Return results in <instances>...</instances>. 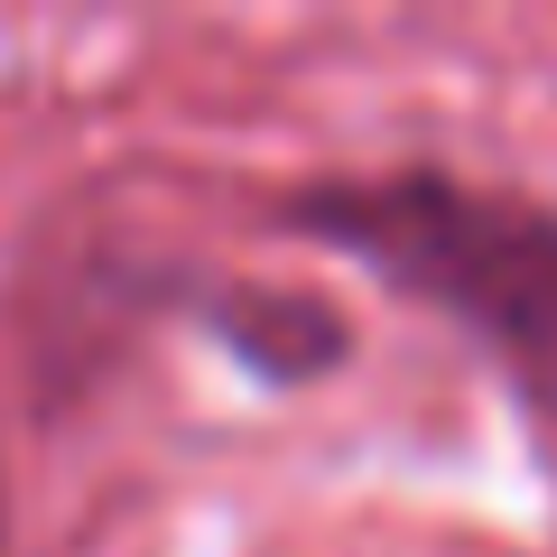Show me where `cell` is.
I'll list each match as a JSON object with an SVG mask.
<instances>
[{
	"label": "cell",
	"instance_id": "6da1fadb",
	"mask_svg": "<svg viewBox=\"0 0 557 557\" xmlns=\"http://www.w3.org/2000/svg\"><path fill=\"white\" fill-rule=\"evenodd\" d=\"M288 233L381 270L391 288L456 317L539 409L557 418V214L530 196H483L465 177H335L288 196Z\"/></svg>",
	"mask_w": 557,
	"mask_h": 557
}]
</instances>
